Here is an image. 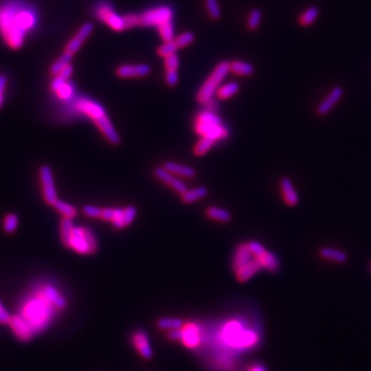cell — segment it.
Listing matches in <instances>:
<instances>
[{
  "mask_svg": "<svg viewBox=\"0 0 371 371\" xmlns=\"http://www.w3.org/2000/svg\"><path fill=\"white\" fill-rule=\"evenodd\" d=\"M37 23L33 9L18 3L9 2L0 7V34L12 49H20L26 35Z\"/></svg>",
  "mask_w": 371,
  "mask_h": 371,
  "instance_id": "6da1fadb",
  "label": "cell"
},
{
  "mask_svg": "<svg viewBox=\"0 0 371 371\" xmlns=\"http://www.w3.org/2000/svg\"><path fill=\"white\" fill-rule=\"evenodd\" d=\"M219 339L225 346L245 351L259 343L260 335L254 329L245 328L239 321H229L220 330Z\"/></svg>",
  "mask_w": 371,
  "mask_h": 371,
  "instance_id": "7a4b0ae2",
  "label": "cell"
},
{
  "mask_svg": "<svg viewBox=\"0 0 371 371\" xmlns=\"http://www.w3.org/2000/svg\"><path fill=\"white\" fill-rule=\"evenodd\" d=\"M196 131L203 137L214 141L227 136V130L222 126L220 117L212 111H203L199 113L196 120Z\"/></svg>",
  "mask_w": 371,
  "mask_h": 371,
  "instance_id": "3957f363",
  "label": "cell"
},
{
  "mask_svg": "<svg viewBox=\"0 0 371 371\" xmlns=\"http://www.w3.org/2000/svg\"><path fill=\"white\" fill-rule=\"evenodd\" d=\"M230 72V62L222 61L216 66V68L213 71L211 76L207 78V80L203 83L201 88L199 89L197 93V100L200 103H206L210 101L215 92L218 91L219 86L223 82V80L226 78L228 73Z\"/></svg>",
  "mask_w": 371,
  "mask_h": 371,
  "instance_id": "277c9868",
  "label": "cell"
},
{
  "mask_svg": "<svg viewBox=\"0 0 371 371\" xmlns=\"http://www.w3.org/2000/svg\"><path fill=\"white\" fill-rule=\"evenodd\" d=\"M173 12L169 7H159L146 11L140 15V26L158 27L163 23L172 21Z\"/></svg>",
  "mask_w": 371,
  "mask_h": 371,
  "instance_id": "5b68a950",
  "label": "cell"
},
{
  "mask_svg": "<svg viewBox=\"0 0 371 371\" xmlns=\"http://www.w3.org/2000/svg\"><path fill=\"white\" fill-rule=\"evenodd\" d=\"M96 17L98 20L105 23L114 31H123L126 29L124 17L118 15L113 9L107 4H101L96 9Z\"/></svg>",
  "mask_w": 371,
  "mask_h": 371,
  "instance_id": "8992f818",
  "label": "cell"
},
{
  "mask_svg": "<svg viewBox=\"0 0 371 371\" xmlns=\"http://www.w3.org/2000/svg\"><path fill=\"white\" fill-rule=\"evenodd\" d=\"M180 338L179 341L182 345L187 349L194 350L197 349L202 341V330L200 326L196 323H187L183 324L179 329Z\"/></svg>",
  "mask_w": 371,
  "mask_h": 371,
  "instance_id": "52a82bcc",
  "label": "cell"
},
{
  "mask_svg": "<svg viewBox=\"0 0 371 371\" xmlns=\"http://www.w3.org/2000/svg\"><path fill=\"white\" fill-rule=\"evenodd\" d=\"M48 299L43 295V299L40 300H34L28 303L24 309V315L28 319L29 322H33L35 324H39L40 321H44L48 318V311L49 306Z\"/></svg>",
  "mask_w": 371,
  "mask_h": 371,
  "instance_id": "ba28073f",
  "label": "cell"
},
{
  "mask_svg": "<svg viewBox=\"0 0 371 371\" xmlns=\"http://www.w3.org/2000/svg\"><path fill=\"white\" fill-rule=\"evenodd\" d=\"M39 174H40V180H41V184H42V193H43L44 200L48 204L54 205V203L58 200V198H57V192H56V187L54 183V177H53L52 170L49 166L44 165L40 168Z\"/></svg>",
  "mask_w": 371,
  "mask_h": 371,
  "instance_id": "9c48e42d",
  "label": "cell"
},
{
  "mask_svg": "<svg viewBox=\"0 0 371 371\" xmlns=\"http://www.w3.org/2000/svg\"><path fill=\"white\" fill-rule=\"evenodd\" d=\"M131 342L138 353V355L145 360H150L153 357V349L150 342L148 334L144 330H136L131 336Z\"/></svg>",
  "mask_w": 371,
  "mask_h": 371,
  "instance_id": "30bf717a",
  "label": "cell"
},
{
  "mask_svg": "<svg viewBox=\"0 0 371 371\" xmlns=\"http://www.w3.org/2000/svg\"><path fill=\"white\" fill-rule=\"evenodd\" d=\"M94 29V25L91 22H87L85 23L77 32V34L68 41V43L65 47V52L74 55L76 54L81 47L83 45V43L85 42V40L91 35V33L93 32Z\"/></svg>",
  "mask_w": 371,
  "mask_h": 371,
  "instance_id": "8fae6325",
  "label": "cell"
},
{
  "mask_svg": "<svg viewBox=\"0 0 371 371\" xmlns=\"http://www.w3.org/2000/svg\"><path fill=\"white\" fill-rule=\"evenodd\" d=\"M151 73V67L147 64H135V65H120L115 74L119 78L131 79V78H144L149 76Z\"/></svg>",
  "mask_w": 371,
  "mask_h": 371,
  "instance_id": "7c38bea8",
  "label": "cell"
},
{
  "mask_svg": "<svg viewBox=\"0 0 371 371\" xmlns=\"http://www.w3.org/2000/svg\"><path fill=\"white\" fill-rule=\"evenodd\" d=\"M342 95H343V89L339 86L334 87L329 92V94L318 104L317 113L319 115L327 114L340 101Z\"/></svg>",
  "mask_w": 371,
  "mask_h": 371,
  "instance_id": "4fadbf2b",
  "label": "cell"
},
{
  "mask_svg": "<svg viewBox=\"0 0 371 371\" xmlns=\"http://www.w3.org/2000/svg\"><path fill=\"white\" fill-rule=\"evenodd\" d=\"M154 173L155 175L160 179L162 180L163 182L169 184L170 187L176 191L178 194L182 195L184 194L186 192L188 191V188L187 186H186L184 182H182L180 179L174 177L172 175L171 172H169L168 170H166L165 168H161V167H158V168H155L154 170Z\"/></svg>",
  "mask_w": 371,
  "mask_h": 371,
  "instance_id": "5bb4252c",
  "label": "cell"
},
{
  "mask_svg": "<svg viewBox=\"0 0 371 371\" xmlns=\"http://www.w3.org/2000/svg\"><path fill=\"white\" fill-rule=\"evenodd\" d=\"M9 324H10L13 332L16 334V336L21 341L26 342V341L31 340V338L33 336L32 329H31L30 325L23 318H21L19 316L11 317Z\"/></svg>",
  "mask_w": 371,
  "mask_h": 371,
  "instance_id": "9a60e30c",
  "label": "cell"
},
{
  "mask_svg": "<svg viewBox=\"0 0 371 371\" xmlns=\"http://www.w3.org/2000/svg\"><path fill=\"white\" fill-rule=\"evenodd\" d=\"M94 123L96 124V126L100 129V131L103 133V135L107 138V141L112 144V145H119L121 142V138L119 136V134L117 133L115 129L113 128L112 124L110 122V120L108 119V117L105 114L99 117L98 119L93 120Z\"/></svg>",
  "mask_w": 371,
  "mask_h": 371,
  "instance_id": "2e32d148",
  "label": "cell"
},
{
  "mask_svg": "<svg viewBox=\"0 0 371 371\" xmlns=\"http://www.w3.org/2000/svg\"><path fill=\"white\" fill-rule=\"evenodd\" d=\"M263 268L260 260L255 257L249 263H246L244 266L239 268L236 272V279L240 283H245L251 280L257 272H259Z\"/></svg>",
  "mask_w": 371,
  "mask_h": 371,
  "instance_id": "e0dca14e",
  "label": "cell"
},
{
  "mask_svg": "<svg viewBox=\"0 0 371 371\" xmlns=\"http://www.w3.org/2000/svg\"><path fill=\"white\" fill-rule=\"evenodd\" d=\"M71 247L80 254H90V247L86 239L84 228L82 227L74 228Z\"/></svg>",
  "mask_w": 371,
  "mask_h": 371,
  "instance_id": "ac0fdd59",
  "label": "cell"
},
{
  "mask_svg": "<svg viewBox=\"0 0 371 371\" xmlns=\"http://www.w3.org/2000/svg\"><path fill=\"white\" fill-rule=\"evenodd\" d=\"M77 108L86 113L88 117H90L92 120L98 119L99 117L105 114L104 108L97 102L93 100L88 99H81L77 102Z\"/></svg>",
  "mask_w": 371,
  "mask_h": 371,
  "instance_id": "d6986e66",
  "label": "cell"
},
{
  "mask_svg": "<svg viewBox=\"0 0 371 371\" xmlns=\"http://www.w3.org/2000/svg\"><path fill=\"white\" fill-rule=\"evenodd\" d=\"M281 189L283 193L284 200L287 205L289 206H295L299 202V196L296 192L294 186L292 183V180L288 176H284L281 179Z\"/></svg>",
  "mask_w": 371,
  "mask_h": 371,
  "instance_id": "ffe728a7",
  "label": "cell"
},
{
  "mask_svg": "<svg viewBox=\"0 0 371 371\" xmlns=\"http://www.w3.org/2000/svg\"><path fill=\"white\" fill-rule=\"evenodd\" d=\"M252 253L249 249V245L247 243H242L238 246L236 251L234 262H233V269L237 271L239 268L244 266L246 263H249L252 260Z\"/></svg>",
  "mask_w": 371,
  "mask_h": 371,
  "instance_id": "44dd1931",
  "label": "cell"
},
{
  "mask_svg": "<svg viewBox=\"0 0 371 371\" xmlns=\"http://www.w3.org/2000/svg\"><path fill=\"white\" fill-rule=\"evenodd\" d=\"M319 254L323 259H326L328 261H332V262H336V263H344L347 261L346 253H344L341 250L333 249V247H329V246L322 247Z\"/></svg>",
  "mask_w": 371,
  "mask_h": 371,
  "instance_id": "7402d4cb",
  "label": "cell"
},
{
  "mask_svg": "<svg viewBox=\"0 0 371 371\" xmlns=\"http://www.w3.org/2000/svg\"><path fill=\"white\" fill-rule=\"evenodd\" d=\"M43 295L44 297L48 299V301L55 305L56 307L60 308V309H63L66 307V304H67V301L65 300V298L62 296V294L57 291L55 288L53 287H45L44 290H43Z\"/></svg>",
  "mask_w": 371,
  "mask_h": 371,
  "instance_id": "603a6c76",
  "label": "cell"
},
{
  "mask_svg": "<svg viewBox=\"0 0 371 371\" xmlns=\"http://www.w3.org/2000/svg\"><path fill=\"white\" fill-rule=\"evenodd\" d=\"M164 168L171 173H175V174L181 175L183 177L193 178L196 175V171L194 168L182 165V164H178L175 162H166L164 164Z\"/></svg>",
  "mask_w": 371,
  "mask_h": 371,
  "instance_id": "cb8c5ba5",
  "label": "cell"
},
{
  "mask_svg": "<svg viewBox=\"0 0 371 371\" xmlns=\"http://www.w3.org/2000/svg\"><path fill=\"white\" fill-rule=\"evenodd\" d=\"M230 72L237 76L249 77L254 74L255 68L251 63H249V62L235 60L230 62Z\"/></svg>",
  "mask_w": 371,
  "mask_h": 371,
  "instance_id": "d4e9b609",
  "label": "cell"
},
{
  "mask_svg": "<svg viewBox=\"0 0 371 371\" xmlns=\"http://www.w3.org/2000/svg\"><path fill=\"white\" fill-rule=\"evenodd\" d=\"M263 266V268L267 269L269 272L275 273L280 270L281 263L279 258L271 252H265L261 257L258 258Z\"/></svg>",
  "mask_w": 371,
  "mask_h": 371,
  "instance_id": "484cf974",
  "label": "cell"
},
{
  "mask_svg": "<svg viewBox=\"0 0 371 371\" xmlns=\"http://www.w3.org/2000/svg\"><path fill=\"white\" fill-rule=\"evenodd\" d=\"M60 231H61V239L66 247H71V241L73 237L74 224L72 219L63 218L60 223Z\"/></svg>",
  "mask_w": 371,
  "mask_h": 371,
  "instance_id": "4316f807",
  "label": "cell"
},
{
  "mask_svg": "<svg viewBox=\"0 0 371 371\" xmlns=\"http://www.w3.org/2000/svg\"><path fill=\"white\" fill-rule=\"evenodd\" d=\"M73 60V55L65 52L62 54L55 62L52 64L50 72L52 75L54 76H58L62 71H63L65 67H67L68 65H71V62Z\"/></svg>",
  "mask_w": 371,
  "mask_h": 371,
  "instance_id": "83f0119b",
  "label": "cell"
},
{
  "mask_svg": "<svg viewBox=\"0 0 371 371\" xmlns=\"http://www.w3.org/2000/svg\"><path fill=\"white\" fill-rule=\"evenodd\" d=\"M319 15H320V10L318 7H315V6L309 7L301 14V16L299 18V23L304 27L311 26L312 24H314L316 22Z\"/></svg>",
  "mask_w": 371,
  "mask_h": 371,
  "instance_id": "f1b7e54d",
  "label": "cell"
},
{
  "mask_svg": "<svg viewBox=\"0 0 371 371\" xmlns=\"http://www.w3.org/2000/svg\"><path fill=\"white\" fill-rule=\"evenodd\" d=\"M207 189L204 187L194 188L192 190H188L184 194L181 195V200L184 203H192L201 198H204L207 195Z\"/></svg>",
  "mask_w": 371,
  "mask_h": 371,
  "instance_id": "f546056e",
  "label": "cell"
},
{
  "mask_svg": "<svg viewBox=\"0 0 371 371\" xmlns=\"http://www.w3.org/2000/svg\"><path fill=\"white\" fill-rule=\"evenodd\" d=\"M183 325V322L176 318H162L158 321V327L162 330L171 331L180 329Z\"/></svg>",
  "mask_w": 371,
  "mask_h": 371,
  "instance_id": "4dcf8cb0",
  "label": "cell"
},
{
  "mask_svg": "<svg viewBox=\"0 0 371 371\" xmlns=\"http://www.w3.org/2000/svg\"><path fill=\"white\" fill-rule=\"evenodd\" d=\"M239 91V85L235 82H231L228 83L226 85H223L222 87H220L217 91L218 96L220 99H228L230 97H232L233 95H235L237 92Z\"/></svg>",
  "mask_w": 371,
  "mask_h": 371,
  "instance_id": "1f68e13d",
  "label": "cell"
},
{
  "mask_svg": "<svg viewBox=\"0 0 371 371\" xmlns=\"http://www.w3.org/2000/svg\"><path fill=\"white\" fill-rule=\"evenodd\" d=\"M54 207L60 213L64 216V218H68V219H73L77 216L78 212L77 210L71 205L69 203H66L64 201H61V200H57L55 203H54Z\"/></svg>",
  "mask_w": 371,
  "mask_h": 371,
  "instance_id": "d6a6232c",
  "label": "cell"
},
{
  "mask_svg": "<svg viewBox=\"0 0 371 371\" xmlns=\"http://www.w3.org/2000/svg\"><path fill=\"white\" fill-rule=\"evenodd\" d=\"M207 216L213 219V220H217V221H220V222H229L231 220V214L226 211V210H223V208H219V207H210L206 212Z\"/></svg>",
  "mask_w": 371,
  "mask_h": 371,
  "instance_id": "836d02e7",
  "label": "cell"
},
{
  "mask_svg": "<svg viewBox=\"0 0 371 371\" xmlns=\"http://www.w3.org/2000/svg\"><path fill=\"white\" fill-rule=\"evenodd\" d=\"M159 34L164 42H168L174 39V27L172 21H168L166 23L158 26Z\"/></svg>",
  "mask_w": 371,
  "mask_h": 371,
  "instance_id": "e575fe53",
  "label": "cell"
},
{
  "mask_svg": "<svg viewBox=\"0 0 371 371\" xmlns=\"http://www.w3.org/2000/svg\"><path fill=\"white\" fill-rule=\"evenodd\" d=\"M216 141L212 140V138H208V137H203L201 141H199L196 146L194 147V154L196 156H203L205 155L210 150L211 148L214 146Z\"/></svg>",
  "mask_w": 371,
  "mask_h": 371,
  "instance_id": "d590c367",
  "label": "cell"
},
{
  "mask_svg": "<svg viewBox=\"0 0 371 371\" xmlns=\"http://www.w3.org/2000/svg\"><path fill=\"white\" fill-rule=\"evenodd\" d=\"M262 13L258 9H254L250 12L249 18H247V28L250 30H256L261 23Z\"/></svg>",
  "mask_w": 371,
  "mask_h": 371,
  "instance_id": "8d00e7d4",
  "label": "cell"
},
{
  "mask_svg": "<svg viewBox=\"0 0 371 371\" xmlns=\"http://www.w3.org/2000/svg\"><path fill=\"white\" fill-rule=\"evenodd\" d=\"M178 50L176 43L174 42V39L171 40V41H168V42H164L162 45L159 47L158 49V55L163 57V58H166L170 55H173L176 53V51Z\"/></svg>",
  "mask_w": 371,
  "mask_h": 371,
  "instance_id": "74e56055",
  "label": "cell"
},
{
  "mask_svg": "<svg viewBox=\"0 0 371 371\" xmlns=\"http://www.w3.org/2000/svg\"><path fill=\"white\" fill-rule=\"evenodd\" d=\"M194 40H195V35L192 32H184V33H181L180 35H178L177 37L174 38V42L176 43V45H177L178 49L184 48V47H188Z\"/></svg>",
  "mask_w": 371,
  "mask_h": 371,
  "instance_id": "f35d334b",
  "label": "cell"
},
{
  "mask_svg": "<svg viewBox=\"0 0 371 371\" xmlns=\"http://www.w3.org/2000/svg\"><path fill=\"white\" fill-rule=\"evenodd\" d=\"M205 6L207 9V12L210 14V16L212 17V19L214 20H218L221 18V9L219 6L218 0H205Z\"/></svg>",
  "mask_w": 371,
  "mask_h": 371,
  "instance_id": "ab89813d",
  "label": "cell"
},
{
  "mask_svg": "<svg viewBox=\"0 0 371 371\" xmlns=\"http://www.w3.org/2000/svg\"><path fill=\"white\" fill-rule=\"evenodd\" d=\"M84 231H85L86 239H87L89 247H90V254H94L98 250V243H97L96 237H95V235H94V233L92 232L91 229L84 228Z\"/></svg>",
  "mask_w": 371,
  "mask_h": 371,
  "instance_id": "60d3db41",
  "label": "cell"
},
{
  "mask_svg": "<svg viewBox=\"0 0 371 371\" xmlns=\"http://www.w3.org/2000/svg\"><path fill=\"white\" fill-rule=\"evenodd\" d=\"M55 92L57 93V95L60 98H62V99H68L69 97H72L73 92H74V89H73V86L68 82H66L63 85H61Z\"/></svg>",
  "mask_w": 371,
  "mask_h": 371,
  "instance_id": "b9f144b4",
  "label": "cell"
},
{
  "mask_svg": "<svg viewBox=\"0 0 371 371\" xmlns=\"http://www.w3.org/2000/svg\"><path fill=\"white\" fill-rule=\"evenodd\" d=\"M135 216H136V208L134 206L129 205L124 210V218H123L124 227L130 225L135 219Z\"/></svg>",
  "mask_w": 371,
  "mask_h": 371,
  "instance_id": "7bdbcfd3",
  "label": "cell"
},
{
  "mask_svg": "<svg viewBox=\"0 0 371 371\" xmlns=\"http://www.w3.org/2000/svg\"><path fill=\"white\" fill-rule=\"evenodd\" d=\"M18 227V217L15 214H10L5 220V230L7 233H13Z\"/></svg>",
  "mask_w": 371,
  "mask_h": 371,
  "instance_id": "ee69618b",
  "label": "cell"
},
{
  "mask_svg": "<svg viewBox=\"0 0 371 371\" xmlns=\"http://www.w3.org/2000/svg\"><path fill=\"white\" fill-rule=\"evenodd\" d=\"M178 65H179V60L176 54L164 58V66L166 71H177Z\"/></svg>",
  "mask_w": 371,
  "mask_h": 371,
  "instance_id": "f6af8a7d",
  "label": "cell"
},
{
  "mask_svg": "<svg viewBox=\"0 0 371 371\" xmlns=\"http://www.w3.org/2000/svg\"><path fill=\"white\" fill-rule=\"evenodd\" d=\"M247 245H249V249L254 257L259 258L266 252L265 247L258 241H250L249 243H247Z\"/></svg>",
  "mask_w": 371,
  "mask_h": 371,
  "instance_id": "bcb514c9",
  "label": "cell"
},
{
  "mask_svg": "<svg viewBox=\"0 0 371 371\" xmlns=\"http://www.w3.org/2000/svg\"><path fill=\"white\" fill-rule=\"evenodd\" d=\"M124 21H125L126 29L140 26V15L128 14L126 16H124Z\"/></svg>",
  "mask_w": 371,
  "mask_h": 371,
  "instance_id": "7dc6e473",
  "label": "cell"
},
{
  "mask_svg": "<svg viewBox=\"0 0 371 371\" xmlns=\"http://www.w3.org/2000/svg\"><path fill=\"white\" fill-rule=\"evenodd\" d=\"M114 213H113V219H112V223H113V226L115 228H123L124 225H123V218H124V210H121V208H115L113 210Z\"/></svg>",
  "mask_w": 371,
  "mask_h": 371,
  "instance_id": "c3c4849f",
  "label": "cell"
},
{
  "mask_svg": "<svg viewBox=\"0 0 371 371\" xmlns=\"http://www.w3.org/2000/svg\"><path fill=\"white\" fill-rule=\"evenodd\" d=\"M83 212L86 216L90 217V218H99L101 216V212L102 210H100L97 206H93V205H86L83 208Z\"/></svg>",
  "mask_w": 371,
  "mask_h": 371,
  "instance_id": "681fc988",
  "label": "cell"
},
{
  "mask_svg": "<svg viewBox=\"0 0 371 371\" xmlns=\"http://www.w3.org/2000/svg\"><path fill=\"white\" fill-rule=\"evenodd\" d=\"M166 83L170 87H174L178 82V75L177 71H166Z\"/></svg>",
  "mask_w": 371,
  "mask_h": 371,
  "instance_id": "f907efd6",
  "label": "cell"
},
{
  "mask_svg": "<svg viewBox=\"0 0 371 371\" xmlns=\"http://www.w3.org/2000/svg\"><path fill=\"white\" fill-rule=\"evenodd\" d=\"M7 87V78L0 76V108H2L5 101V90Z\"/></svg>",
  "mask_w": 371,
  "mask_h": 371,
  "instance_id": "816d5d0a",
  "label": "cell"
},
{
  "mask_svg": "<svg viewBox=\"0 0 371 371\" xmlns=\"http://www.w3.org/2000/svg\"><path fill=\"white\" fill-rule=\"evenodd\" d=\"M11 320V316L7 312V309L4 307V305L0 302V323L2 324H9Z\"/></svg>",
  "mask_w": 371,
  "mask_h": 371,
  "instance_id": "f5cc1de1",
  "label": "cell"
},
{
  "mask_svg": "<svg viewBox=\"0 0 371 371\" xmlns=\"http://www.w3.org/2000/svg\"><path fill=\"white\" fill-rule=\"evenodd\" d=\"M113 213L114 211L111 210V208H104L102 210L101 212V216L100 218L104 221H111L112 222V219H113Z\"/></svg>",
  "mask_w": 371,
  "mask_h": 371,
  "instance_id": "db71d44e",
  "label": "cell"
},
{
  "mask_svg": "<svg viewBox=\"0 0 371 371\" xmlns=\"http://www.w3.org/2000/svg\"><path fill=\"white\" fill-rule=\"evenodd\" d=\"M246 371H267V369L262 364H253L246 369Z\"/></svg>",
  "mask_w": 371,
  "mask_h": 371,
  "instance_id": "11a10c76",
  "label": "cell"
},
{
  "mask_svg": "<svg viewBox=\"0 0 371 371\" xmlns=\"http://www.w3.org/2000/svg\"><path fill=\"white\" fill-rule=\"evenodd\" d=\"M370 269H371V266H370Z\"/></svg>",
  "mask_w": 371,
  "mask_h": 371,
  "instance_id": "9f6ffc18",
  "label": "cell"
}]
</instances>
